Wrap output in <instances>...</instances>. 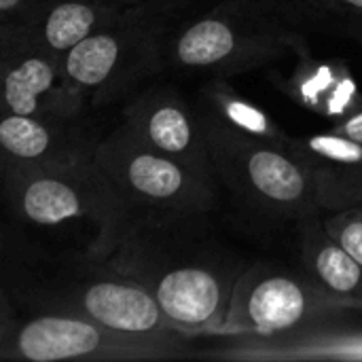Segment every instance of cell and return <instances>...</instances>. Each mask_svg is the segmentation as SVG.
<instances>
[{
  "label": "cell",
  "mask_w": 362,
  "mask_h": 362,
  "mask_svg": "<svg viewBox=\"0 0 362 362\" xmlns=\"http://www.w3.org/2000/svg\"><path fill=\"white\" fill-rule=\"evenodd\" d=\"M206 214L125 210L87 252L142 284L182 335H218L244 265Z\"/></svg>",
  "instance_id": "cell-1"
},
{
  "label": "cell",
  "mask_w": 362,
  "mask_h": 362,
  "mask_svg": "<svg viewBox=\"0 0 362 362\" xmlns=\"http://www.w3.org/2000/svg\"><path fill=\"white\" fill-rule=\"evenodd\" d=\"M8 284L15 301L28 312L72 314L125 333L182 335L142 284L87 250L23 259L15 265V278Z\"/></svg>",
  "instance_id": "cell-2"
},
{
  "label": "cell",
  "mask_w": 362,
  "mask_h": 362,
  "mask_svg": "<svg viewBox=\"0 0 362 362\" xmlns=\"http://www.w3.org/2000/svg\"><path fill=\"white\" fill-rule=\"evenodd\" d=\"M305 47L295 19L274 0H225L174 30L168 66L229 76Z\"/></svg>",
  "instance_id": "cell-3"
},
{
  "label": "cell",
  "mask_w": 362,
  "mask_h": 362,
  "mask_svg": "<svg viewBox=\"0 0 362 362\" xmlns=\"http://www.w3.org/2000/svg\"><path fill=\"white\" fill-rule=\"evenodd\" d=\"M4 301V299H2ZM2 303L0 358L25 362L62 361H168L187 352V335L125 333L89 318L30 312L25 318L11 314Z\"/></svg>",
  "instance_id": "cell-4"
},
{
  "label": "cell",
  "mask_w": 362,
  "mask_h": 362,
  "mask_svg": "<svg viewBox=\"0 0 362 362\" xmlns=\"http://www.w3.org/2000/svg\"><path fill=\"white\" fill-rule=\"evenodd\" d=\"M199 119L212 172L242 206L272 221H299L320 210L314 202L310 178L291 153L288 142L278 144L250 138L204 115Z\"/></svg>",
  "instance_id": "cell-5"
},
{
  "label": "cell",
  "mask_w": 362,
  "mask_h": 362,
  "mask_svg": "<svg viewBox=\"0 0 362 362\" xmlns=\"http://www.w3.org/2000/svg\"><path fill=\"white\" fill-rule=\"evenodd\" d=\"M172 34V13L125 8L119 19L74 47L64 66L89 106H106L168 66Z\"/></svg>",
  "instance_id": "cell-6"
},
{
  "label": "cell",
  "mask_w": 362,
  "mask_h": 362,
  "mask_svg": "<svg viewBox=\"0 0 362 362\" xmlns=\"http://www.w3.org/2000/svg\"><path fill=\"white\" fill-rule=\"evenodd\" d=\"M95 163L125 210L204 214L216 206L218 178L210 168L159 153L123 121L100 140Z\"/></svg>",
  "instance_id": "cell-7"
},
{
  "label": "cell",
  "mask_w": 362,
  "mask_h": 362,
  "mask_svg": "<svg viewBox=\"0 0 362 362\" xmlns=\"http://www.w3.org/2000/svg\"><path fill=\"white\" fill-rule=\"evenodd\" d=\"M6 202L28 225L57 227L91 221L95 235L110 231L125 208L95 157L62 165H17L2 161Z\"/></svg>",
  "instance_id": "cell-8"
},
{
  "label": "cell",
  "mask_w": 362,
  "mask_h": 362,
  "mask_svg": "<svg viewBox=\"0 0 362 362\" xmlns=\"http://www.w3.org/2000/svg\"><path fill=\"white\" fill-rule=\"evenodd\" d=\"M362 312V301L320 291L301 272L276 263H255L240 274L221 337L278 335L320 320Z\"/></svg>",
  "instance_id": "cell-9"
},
{
  "label": "cell",
  "mask_w": 362,
  "mask_h": 362,
  "mask_svg": "<svg viewBox=\"0 0 362 362\" xmlns=\"http://www.w3.org/2000/svg\"><path fill=\"white\" fill-rule=\"evenodd\" d=\"M4 110L42 119H83L87 95L64 59L34 45L19 30H0Z\"/></svg>",
  "instance_id": "cell-10"
},
{
  "label": "cell",
  "mask_w": 362,
  "mask_h": 362,
  "mask_svg": "<svg viewBox=\"0 0 362 362\" xmlns=\"http://www.w3.org/2000/svg\"><path fill=\"white\" fill-rule=\"evenodd\" d=\"M231 344L204 352V358L231 362H362V327L320 320L278 335H231Z\"/></svg>",
  "instance_id": "cell-11"
},
{
  "label": "cell",
  "mask_w": 362,
  "mask_h": 362,
  "mask_svg": "<svg viewBox=\"0 0 362 362\" xmlns=\"http://www.w3.org/2000/svg\"><path fill=\"white\" fill-rule=\"evenodd\" d=\"M123 123L159 153L212 170L202 119L176 89L142 91L125 106Z\"/></svg>",
  "instance_id": "cell-12"
},
{
  "label": "cell",
  "mask_w": 362,
  "mask_h": 362,
  "mask_svg": "<svg viewBox=\"0 0 362 362\" xmlns=\"http://www.w3.org/2000/svg\"><path fill=\"white\" fill-rule=\"evenodd\" d=\"M102 138L83 119H42L4 110L0 119L2 161L62 165L95 157Z\"/></svg>",
  "instance_id": "cell-13"
},
{
  "label": "cell",
  "mask_w": 362,
  "mask_h": 362,
  "mask_svg": "<svg viewBox=\"0 0 362 362\" xmlns=\"http://www.w3.org/2000/svg\"><path fill=\"white\" fill-rule=\"evenodd\" d=\"M303 165L320 212H341L362 204V144L337 132L288 138Z\"/></svg>",
  "instance_id": "cell-14"
},
{
  "label": "cell",
  "mask_w": 362,
  "mask_h": 362,
  "mask_svg": "<svg viewBox=\"0 0 362 362\" xmlns=\"http://www.w3.org/2000/svg\"><path fill=\"white\" fill-rule=\"evenodd\" d=\"M297 250L301 272L320 291L362 301L361 263L329 233L320 210H314L297 221Z\"/></svg>",
  "instance_id": "cell-15"
},
{
  "label": "cell",
  "mask_w": 362,
  "mask_h": 362,
  "mask_svg": "<svg viewBox=\"0 0 362 362\" xmlns=\"http://www.w3.org/2000/svg\"><path fill=\"white\" fill-rule=\"evenodd\" d=\"M123 11L95 0H49L19 32L40 49L64 59L85 38L119 19Z\"/></svg>",
  "instance_id": "cell-16"
},
{
  "label": "cell",
  "mask_w": 362,
  "mask_h": 362,
  "mask_svg": "<svg viewBox=\"0 0 362 362\" xmlns=\"http://www.w3.org/2000/svg\"><path fill=\"white\" fill-rule=\"evenodd\" d=\"M288 93L308 110L320 112L335 121L362 106L358 85L352 81L348 70H341V66L335 64L314 62L310 55L301 57L297 70L293 72Z\"/></svg>",
  "instance_id": "cell-17"
},
{
  "label": "cell",
  "mask_w": 362,
  "mask_h": 362,
  "mask_svg": "<svg viewBox=\"0 0 362 362\" xmlns=\"http://www.w3.org/2000/svg\"><path fill=\"white\" fill-rule=\"evenodd\" d=\"M202 104L197 108L199 115L233 129L238 134L261 138L278 144H286L288 136L276 125L272 117H267L259 106L244 100L233 87H229L223 76H214L199 93Z\"/></svg>",
  "instance_id": "cell-18"
},
{
  "label": "cell",
  "mask_w": 362,
  "mask_h": 362,
  "mask_svg": "<svg viewBox=\"0 0 362 362\" xmlns=\"http://www.w3.org/2000/svg\"><path fill=\"white\" fill-rule=\"evenodd\" d=\"M325 227L362 267V204L341 212H331V216L325 218Z\"/></svg>",
  "instance_id": "cell-19"
},
{
  "label": "cell",
  "mask_w": 362,
  "mask_h": 362,
  "mask_svg": "<svg viewBox=\"0 0 362 362\" xmlns=\"http://www.w3.org/2000/svg\"><path fill=\"white\" fill-rule=\"evenodd\" d=\"M49 0H0V30H23Z\"/></svg>",
  "instance_id": "cell-20"
},
{
  "label": "cell",
  "mask_w": 362,
  "mask_h": 362,
  "mask_svg": "<svg viewBox=\"0 0 362 362\" xmlns=\"http://www.w3.org/2000/svg\"><path fill=\"white\" fill-rule=\"evenodd\" d=\"M331 129L337 132V134H344V136H348V138H352V140H356V142L362 144V106H358L356 110H352L350 115L341 117L339 121H335Z\"/></svg>",
  "instance_id": "cell-21"
},
{
  "label": "cell",
  "mask_w": 362,
  "mask_h": 362,
  "mask_svg": "<svg viewBox=\"0 0 362 362\" xmlns=\"http://www.w3.org/2000/svg\"><path fill=\"white\" fill-rule=\"evenodd\" d=\"M333 11L348 19H362V0H333Z\"/></svg>",
  "instance_id": "cell-22"
},
{
  "label": "cell",
  "mask_w": 362,
  "mask_h": 362,
  "mask_svg": "<svg viewBox=\"0 0 362 362\" xmlns=\"http://www.w3.org/2000/svg\"><path fill=\"white\" fill-rule=\"evenodd\" d=\"M100 4H106V6H115V8H136V6H151V8H157L153 0H95Z\"/></svg>",
  "instance_id": "cell-23"
},
{
  "label": "cell",
  "mask_w": 362,
  "mask_h": 362,
  "mask_svg": "<svg viewBox=\"0 0 362 362\" xmlns=\"http://www.w3.org/2000/svg\"><path fill=\"white\" fill-rule=\"evenodd\" d=\"M155 2V6L159 8V11H165V13H176V11H180V8H185L191 0H153Z\"/></svg>",
  "instance_id": "cell-24"
},
{
  "label": "cell",
  "mask_w": 362,
  "mask_h": 362,
  "mask_svg": "<svg viewBox=\"0 0 362 362\" xmlns=\"http://www.w3.org/2000/svg\"><path fill=\"white\" fill-rule=\"evenodd\" d=\"M301 2H305V4H310V6H314V8L322 11V13H335L333 11V0H301Z\"/></svg>",
  "instance_id": "cell-25"
},
{
  "label": "cell",
  "mask_w": 362,
  "mask_h": 362,
  "mask_svg": "<svg viewBox=\"0 0 362 362\" xmlns=\"http://www.w3.org/2000/svg\"><path fill=\"white\" fill-rule=\"evenodd\" d=\"M350 34L358 40L362 47V19H350Z\"/></svg>",
  "instance_id": "cell-26"
}]
</instances>
